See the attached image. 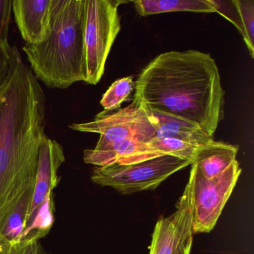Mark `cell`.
<instances>
[{
	"mask_svg": "<svg viewBox=\"0 0 254 254\" xmlns=\"http://www.w3.org/2000/svg\"><path fill=\"white\" fill-rule=\"evenodd\" d=\"M150 158L170 155L182 160H190L192 163L194 155L202 145L184 142L172 138L153 137L142 143Z\"/></svg>",
	"mask_w": 254,
	"mask_h": 254,
	"instance_id": "14",
	"label": "cell"
},
{
	"mask_svg": "<svg viewBox=\"0 0 254 254\" xmlns=\"http://www.w3.org/2000/svg\"><path fill=\"white\" fill-rule=\"evenodd\" d=\"M12 0H0V40L8 42V29L13 11Z\"/></svg>",
	"mask_w": 254,
	"mask_h": 254,
	"instance_id": "22",
	"label": "cell"
},
{
	"mask_svg": "<svg viewBox=\"0 0 254 254\" xmlns=\"http://www.w3.org/2000/svg\"><path fill=\"white\" fill-rule=\"evenodd\" d=\"M12 63L13 47L9 43L0 40V90L9 77Z\"/></svg>",
	"mask_w": 254,
	"mask_h": 254,
	"instance_id": "21",
	"label": "cell"
},
{
	"mask_svg": "<svg viewBox=\"0 0 254 254\" xmlns=\"http://www.w3.org/2000/svg\"><path fill=\"white\" fill-rule=\"evenodd\" d=\"M65 160L62 145L55 139L46 136L40 148L36 180L26 218V228L32 222L44 200L50 194H53V190L59 184L60 178L58 173Z\"/></svg>",
	"mask_w": 254,
	"mask_h": 254,
	"instance_id": "9",
	"label": "cell"
},
{
	"mask_svg": "<svg viewBox=\"0 0 254 254\" xmlns=\"http://www.w3.org/2000/svg\"><path fill=\"white\" fill-rule=\"evenodd\" d=\"M155 124L154 137L172 138L196 145H204L214 141L197 125L172 116L149 111Z\"/></svg>",
	"mask_w": 254,
	"mask_h": 254,
	"instance_id": "12",
	"label": "cell"
},
{
	"mask_svg": "<svg viewBox=\"0 0 254 254\" xmlns=\"http://www.w3.org/2000/svg\"><path fill=\"white\" fill-rule=\"evenodd\" d=\"M45 127L44 90L14 46L11 73L0 90V232L34 190Z\"/></svg>",
	"mask_w": 254,
	"mask_h": 254,
	"instance_id": "1",
	"label": "cell"
},
{
	"mask_svg": "<svg viewBox=\"0 0 254 254\" xmlns=\"http://www.w3.org/2000/svg\"><path fill=\"white\" fill-rule=\"evenodd\" d=\"M134 8L142 17L168 12L215 13L207 0H136Z\"/></svg>",
	"mask_w": 254,
	"mask_h": 254,
	"instance_id": "13",
	"label": "cell"
},
{
	"mask_svg": "<svg viewBox=\"0 0 254 254\" xmlns=\"http://www.w3.org/2000/svg\"><path fill=\"white\" fill-rule=\"evenodd\" d=\"M134 89L135 105L197 125L212 137L224 118L225 91L207 53H162L142 69Z\"/></svg>",
	"mask_w": 254,
	"mask_h": 254,
	"instance_id": "2",
	"label": "cell"
},
{
	"mask_svg": "<svg viewBox=\"0 0 254 254\" xmlns=\"http://www.w3.org/2000/svg\"><path fill=\"white\" fill-rule=\"evenodd\" d=\"M54 221V202L53 194H51L37 211L32 222L23 232L20 240L39 241L48 234Z\"/></svg>",
	"mask_w": 254,
	"mask_h": 254,
	"instance_id": "15",
	"label": "cell"
},
{
	"mask_svg": "<svg viewBox=\"0 0 254 254\" xmlns=\"http://www.w3.org/2000/svg\"><path fill=\"white\" fill-rule=\"evenodd\" d=\"M0 254H50L39 241H11L0 234Z\"/></svg>",
	"mask_w": 254,
	"mask_h": 254,
	"instance_id": "19",
	"label": "cell"
},
{
	"mask_svg": "<svg viewBox=\"0 0 254 254\" xmlns=\"http://www.w3.org/2000/svg\"><path fill=\"white\" fill-rule=\"evenodd\" d=\"M120 0H85V82L96 85L105 72L107 59L121 30Z\"/></svg>",
	"mask_w": 254,
	"mask_h": 254,
	"instance_id": "4",
	"label": "cell"
},
{
	"mask_svg": "<svg viewBox=\"0 0 254 254\" xmlns=\"http://www.w3.org/2000/svg\"><path fill=\"white\" fill-rule=\"evenodd\" d=\"M85 0H53L50 32L38 44H26L31 69L51 89L68 88L86 80Z\"/></svg>",
	"mask_w": 254,
	"mask_h": 254,
	"instance_id": "3",
	"label": "cell"
},
{
	"mask_svg": "<svg viewBox=\"0 0 254 254\" xmlns=\"http://www.w3.org/2000/svg\"><path fill=\"white\" fill-rule=\"evenodd\" d=\"M191 165L190 160L170 155L130 163L96 167L91 180L102 187H109L123 194L154 190L171 175Z\"/></svg>",
	"mask_w": 254,
	"mask_h": 254,
	"instance_id": "5",
	"label": "cell"
},
{
	"mask_svg": "<svg viewBox=\"0 0 254 254\" xmlns=\"http://www.w3.org/2000/svg\"><path fill=\"white\" fill-rule=\"evenodd\" d=\"M242 169L237 160L219 176L207 180L191 165L188 185L191 192L193 235L212 231L230 198Z\"/></svg>",
	"mask_w": 254,
	"mask_h": 254,
	"instance_id": "6",
	"label": "cell"
},
{
	"mask_svg": "<svg viewBox=\"0 0 254 254\" xmlns=\"http://www.w3.org/2000/svg\"><path fill=\"white\" fill-rule=\"evenodd\" d=\"M191 192L188 184L176 204V210L157 221L151 238L149 254H173L181 242L192 233Z\"/></svg>",
	"mask_w": 254,
	"mask_h": 254,
	"instance_id": "8",
	"label": "cell"
},
{
	"mask_svg": "<svg viewBox=\"0 0 254 254\" xmlns=\"http://www.w3.org/2000/svg\"><path fill=\"white\" fill-rule=\"evenodd\" d=\"M239 148L238 145L212 141L198 148L191 165L195 166L203 178L212 179L231 166L236 160Z\"/></svg>",
	"mask_w": 254,
	"mask_h": 254,
	"instance_id": "11",
	"label": "cell"
},
{
	"mask_svg": "<svg viewBox=\"0 0 254 254\" xmlns=\"http://www.w3.org/2000/svg\"><path fill=\"white\" fill-rule=\"evenodd\" d=\"M243 25V39L254 59V0H235Z\"/></svg>",
	"mask_w": 254,
	"mask_h": 254,
	"instance_id": "18",
	"label": "cell"
},
{
	"mask_svg": "<svg viewBox=\"0 0 254 254\" xmlns=\"http://www.w3.org/2000/svg\"><path fill=\"white\" fill-rule=\"evenodd\" d=\"M53 0H13L16 23L26 44L44 41L50 32Z\"/></svg>",
	"mask_w": 254,
	"mask_h": 254,
	"instance_id": "10",
	"label": "cell"
},
{
	"mask_svg": "<svg viewBox=\"0 0 254 254\" xmlns=\"http://www.w3.org/2000/svg\"><path fill=\"white\" fill-rule=\"evenodd\" d=\"M209 5L215 10V12L219 13L221 15L230 20L244 36L243 25L241 20L239 10L236 7L235 0L231 1H215V0H207Z\"/></svg>",
	"mask_w": 254,
	"mask_h": 254,
	"instance_id": "20",
	"label": "cell"
},
{
	"mask_svg": "<svg viewBox=\"0 0 254 254\" xmlns=\"http://www.w3.org/2000/svg\"><path fill=\"white\" fill-rule=\"evenodd\" d=\"M134 89V82L131 76L125 77L113 83L112 85L102 96L100 105L105 111L111 112L120 109L122 104L130 97Z\"/></svg>",
	"mask_w": 254,
	"mask_h": 254,
	"instance_id": "17",
	"label": "cell"
},
{
	"mask_svg": "<svg viewBox=\"0 0 254 254\" xmlns=\"http://www.w3.org/2000/svg\"><path fill=\"white\" fill-rule=\"evenodd\" d=\"M72 130L100 134L99 139L108 142L130 140L146 142L155 134V124L148 110L139 105H131L114 114L103 111L91 122L73 123Z\"/></svg>",
	"mask_w": 254,
	"mask_h": 254,
	"instance_id": "7",
	"label": "cell"
},
{
	"mask_svg": "<svg viewBox=\"0 0 254 254\" xmlns=\"http://www.w3.org/2000/svg\"><path fill=\"white\" fill-rule=\"evenodd\" d=\"M33 190L19 202L17 207L8 216L0 234L8 240L19 241L26 228V218L32 202Z\"/></svg>",
	"mask_w": 254,
	"mask_h": 254,
	"instance_id": "16",
	"label": "cell"
},
{
	"mask_svg": "<svg viewBox=\"0 0 254 254\" xmlns=\"http://www.w3.org/2000/svg\"><path fill=\"white\" fill-rule=\"evenodd\" d=\"M193 236L188 238L180 244L173 254H190L192 246Z\"/></svg>",
	"mask_w": 254,
	"mask_h": 254,
	"instance_id": "23",
	"label": "cell"
}]
</instances>
